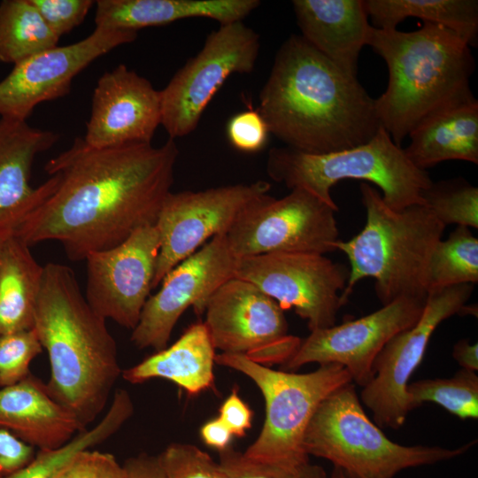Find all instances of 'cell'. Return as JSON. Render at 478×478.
Returning a JSON list of instances; mask_svg holds the SVG:
<instances>
[{"mask_svg": "<svg viewBox=\"0 0 478 478\" xmlns=\"http://www.w3.org/2000/svg\"><path fill=\"white\" fill-rule=\"evenodd\" d=\"M179 155L173 139L154 147L132 143L94 148L77 137L45 165L55 190L26 215L14 235L30 247L60 243L72 261L114 247L155 225L172 191Z\"/></svg>", "mask_w": 478, "mask_h": 478, "instance_id": "1", "label": "cell"}, {"mask_svg": "<svg viewBox=\"0 0 478 478\" xmlns=\"http://www.w3.org/2000/svg\"><path fill=\"white\" fill-rule=\"evenodd\" d=\"M258 103L270 134L306 153L357 147L382 127L375 99L357 76L342 71L300 35H291L279 48Z\"/></svg>", "mask_w": 478, "mask_h": 478, "instance_id": "2", "label": "cell"}, {"mask_svg": "<svg viewBox=\"0 0 478 478\" xmlns=\"http://www.w3.org/2000/svg\"><path fill=\"white\" fill-rule=\"evenodd\" d=\"M50 361V396L70 411L83 429L104 410L121 376L117 343L67 266H43L34 328Z\"/></svg>", "mask_w": 478, "mask_h": 478, "instance_id": "3", "label": "cell"}, {"mask_svg": "<svg viewBox=\"0 0 478 478\" xmlns=\"http://www.w3.org/2000/svg\"><path fill=\"white\" fill-rule=\"evenodd\" d=\"M366 45L387 65L388 85L375 109L397 146L428 118L476 100L470 46L450 29L429 22L410 32L371 26Z\"/></svg>", "mask_w": 478, "mask_h": 478, "instance_id": "4", "label": "cell"}, {"mask_svg": "<svg viewBox=\"0 0 478 478\" xmlns=\"http://www.w3.org/2000/svg\"><path fill=\"white\" fill-rule=\"evenodd\" d=\"M366 219L363 229L335 250L350 263L349 278L341 294L343 305L360 280H375L377 297L386 305L401 297L426 300L430 255L445 226L423 204L394 211L368 182L359 185Z\"/></svg>", "mask_w": 478, "mask_h": 478, "instance_id": "5", "label": "cell"}, {"mask_svg": "<svg viewBox=\"0 0 478 478\" xmlns=\"http://www.w3.org/2000/svg\"><path fill=\"white\" fill-rule=\"evenodd\" d=\"M266 173L288 189L307 190L337 209L330 189L345 179L374 183L394 211L423 204L422 193L433 182L428 173L414 166L382 127L369 142L335 152L312 154L289 147L272 148Z\"/></svg>", "mask_w": 478, "mask_h": 478, "instance_id": "6", "label": "cell"}, {"mask_svg": "<svg viewBox=\"0 0 478 478\" xmlns=\"http://www.w3.org/2000/svg\"><path fill=\"white\" fill-rule=\"evenodd\" d=\"M303 444L309 456L330 461L349 478H394L406 468L459 457L474 441L455 449L394 443L367 417L350 382L319 405Z\"/></svg>", "mask_w": 478, "mask_h": 478, "instance_id": "7", "label": "cell"}, {"mask_svg": "<svg viewBox=\"0 0 478 478\" xmlns=\"http://www.w3.org/2000/svg\"><path fill=\"white\" fill-rule=\"evenodd\" d=\"M215 363L248 376L265 399L263 428L243 455L287 466L309 462L303 442L312 415L328 396L352 382L348 371L335 363L306 374L274 370L242 354H216Z\"/></svg>", "mask_w": 478, "mask_h": 478, "instance_id": "8", "label": "cell"}, {"mask_svg": "<svg viewBox=\"0 0 478 478\" xmlns=\"http://www.w3.org/2000/svg\"><path fill=\"white\" fill-rule=\"evenodd\" d=\"M337 212L302 189H290L280 199L267 193L239 214L227 241L237 258L272 252L325 255L336 251Z\"/></svg>", "mask_w": 478, "mask_h": 478, "instance_id": "9", "label": "cell"}, {"mask_svg": "<svg viewBox=\"0 0 478 478\" xmlns=\"http://www.w3.org/2000/svg\"><path fill=\"white\" fill-rule=\"evenodd\" d=\"M259 49V35L243 21L220 25L212 31L200 51L159 90L161 125L169 138L192 133L227 79L254 70Z\"/></svg>", "mask_w": 478, "mask_h": 478, "instance_id": "10", "label": "cell"}, {"mask_svg": "<svg viewBox=\"0 0 478 478\" xmlns=\"http://www.w3.org/2000/svg\"><path fill=\"white\" fill-rule=\"evenodd\" d=\"M235 277L294 309L310 331L335 325L349 268L322 254L272 252L237 258Z\"/></svg>", "mask_w": 478, "mask_h": 478, "instance_id": "11", "label": "cell"}, {"mask_svg": "<svg viewBox=\"0 0 478 478\" xmlns=\"http://www.w3.org/2000/svg\"><path fill=\"white\" fill-rule=\"evenodd\" d=\"M474 284H459L428 292L420 319L384 345L374 362V377L363 387L361 400L379 428H399L411 412L407 385L425 355L434 331L442 321L459 314Z\"/></svg>", "mask_w": 478, "mask_h": 478, "instance_id": "12", "label": "cell"}, {"mask_svg": "<svg viewBox=\"0 0 478 478\" xmlns=\"http://www.w3.org/2000/svg\"><path fill=\"white\" fill-rule=\"evenodd\" d=\"M204 313L212 344L221 353L242 354L263 366L283 364L301 343L288 335V322L278 303L237 277L218 288Z\"/></svg>", "mask_w": 478, "mask_h": 478, "instance_id": "13", "label": "cell"}, {"mask_svg": "<svg viewBox=\"0 0 478 478\" xmlns=\"http://www.w3.org/2000/svg\"><path fill=\"white\" fill-rule=\"evenodd\" d=\"M270 189L268 182L258 181L198 191H171L155 224L160 247L152 288L208 239L227 234L239 214Z\"/></svg>", "mask_w": 478, "mask_h": 478, "instance_id": "14", "label": "cell"}, {"mask_svg": "<svg viewBox=\"0 0 478 478\" xmlns=\"http://www.w3.org/2000/svg\"><path fill=\"white\" fill-rule=\"evenodd\" d=\"M236 262L226 234L213 236L165 275L146 301L131 342L138 349H165L181 314L190 306L203 314L212 295L235 277Z\"/></svg>", "mask_w": 478, "mask_h": 478, "instance_id": "15", "label": "cell"}, {"mask_svg": "<svg viewBox=\"0 0 478 478\" xmlns=\"http://www.w3.org/2000/svg\"><path fill=\"white\" fill-rule=\"evenodd\" d=\"M160 239L155 225L85 258V298L100 317L133 330L153 289Z\"/></svg>", "mask_w": 478, "mask_h": 478, "instance_id": "16", "label": "cell"}, {"mask_svg": "<svg viewBox=\"0 0 478 478\" xmlns=\"http://www.w3.org/2000/svg\"><path fill=\"white\" fill-rule=\"evenodd\" d=\"M137 32L95 27L86 38L18 64L0 81V118L27 121L43 102L67 95L74 77L99 57L134 42Z\"/></svg>", "mask_w": 478, "mask_h": 478, "instance_id": "17", "label": "cell"}, {"mask_svg": "<svg viewBox=\"0 0 478 478\" xmlns=\"http://www.w3.org/2000/svg\"><path fill=\"white\" fill-rule=\"evenodd\" d=\"M425 303L401 297L359 319L311 331L282 366L296 370L308 363L339 364L352 382L365 387L374 377V362L384 345L416 323Z\"/></svg>", "mask_w": 478, "mask_h": 478, "instance_id": "18", "label": "cell"}, {"mask_svg": "<svg viewBox=\"0 0 478 478\" xmlns=\"http://www.w3.org/2000/svg\"><path fill=\"white\" fill-rule=\"evenodd\" d=\"M161 125L159 90L120 64L101 75L92 96L83 137L94 148L151 143Z\"/></svg>", "mask_w": 478, "mask_h": 478, "instance_id": "19", "label": "cell"}, {"mask_svg": "<svg viewBox=\"0 0 478 478\" xmlns=\"http://www.w3.org/2000/svg\"><path fill=\"white\" fill-rule=\"evenodd\" d=\"M58 139L51 130L0 118V227H16L55 190L56 175H50L36 188L30 181L37 155L50 150Z\"/></svg>", "mask_w": 478, "mask_h": 478, "instance_id": "20", "label": "cell"}, {"mask_svg": "<svg viewBox=\"0 0 478 478\" xmlns=\"http://www.w3.org/2000/svg\"><path fill=\"white\" fill-rule=\"evenodd\" d=\"M0 429L39 450L61 447L85 430L70 411L50 396L46 383L33 374L0 388Z\"/></svg>", "mask_w": 478, "mask_h": 478, "instance_id": "21", "label": "cell"}, {"mask_svg": "<svg viewBox=\"0 0 478 478\" xmlns=\"http://www.w3.org/2000/svg\"><path fill=\"white\" fill-rule=\"evenodd\" d=\"M301 36L344 73L357 76L371 25L364 0H294Z\"/></svg>", "mask_w": 478, "mask_h": 478, "instance_id": "22", "label": "cell"}, {"mask_svg": "<svg viewBox=\"0 0 478 478\" xmlns=\"http://www.w3.org/2000/svg\"><path fill=\"white\" fill-rule=\"evenodd\" d=\"M96 27L137 32L189 18H208L220 25L243 21L258 0H97Z\"/></svg>", "mask_w": 478, "mask_h": 478, "instance_id": "23", "label": "cell"}, {"mask_svg": "<svg viewBox=\"0 0 478 478\" xmlns=\"http://www.w3.org/2000/svg\"><path fill=\"white\" fill-rule=\"evenodd\" d=\"M215 356L205 324L196 322L172 345L122 370L121 376L133 384L154 378L166 379L195 396L213 388Z\"/></svg>", "mask_w": 478, "mask_h": 478, "instance_id": "24", "label": "cell"}, {"mask_svg": "<svg viewBox=\"0 0 478 478\" xmlns=\"http://www.w3.org/2000/svg\"><path fill=\"white\" fill-rule=\"evenodd\" d=\"M403 149L417 168H428L448 160L478 163V102L440 112L419 124Z\"/></svg>", "mask_w": 478, "mask_h": 478, "instance_id": "25", "label": "cell"}, {"mask_svg": "<svg viewBox=\"0 0 478 478\" xmlns=\"http://www.w3.org/2000/svg\"><path fill=\"white\" fill-rule=\"evenodd\" d=\"M42 273L30 246L13 231L0 246V335L34 328Z\"/></svg>", "mask_w": 478, "mask_h": 478, "instance_id": "26", "label": "cell"}, {"mask_svg": "<svg viewBox=\"0 0 478 478\" xmlns=\"http://www.w3.org/2000/svg\"><path fill=\"white\" fill-rule=\"evenodd\" d=\"M364 4L374 27L397 29L406 18H418L450 29L469 46L476 45V0H365Z\"/></svg>", "mask_w": 478, "mask_h": 478, "instance_id": "27", "label": "cell"}, {"mask_svg": "<svg viewBox=\"0 0 478 478\" xmlns=\"http://www.w3.org/2000/svg\"><path fill=\"white\" fill-rule=\"evenodd\" d=\"M133 412L128 392L116 389L109 409L96 425L79 432L61 447L39 450L26 466L4 478H55L80 452L91 450L117 433Z\"/></svg>", "mask_w": 478, "mask_h": 478, "instance_id": "28", "label": "cell"}, {"mask_svg": "<svg viewBox=\"0 0 478 478\" xmlns=\"http://www.w3.org/2000/svg\"><path fill=\"white\" fill-rule=\"evenodd\" d=\"M58 41L31 0L0 3V62L18 64L58 46Z\"/></svg>", "mask_w": 478, "mask_h": 478, "instance_id": "29", "label": "cell"}, {"mask_svg": "<svg viewBox=\"0 0 478 478\" xmlns=\"http://www.w3.org/2000/svg\"><path fill=\"white\" fill-rule=\"evenodd\" d=\"M478 281V239L469 227L457 226L435 246L428 265L427 289Z\"/></svg>", "mask_w": 478, "mask_h": 478, "instance_id": "30", "label": "cell"}, {"mask_svg": "<svg viewBox=\"0 0 478 478\" xmlns=\"http://www.w3.org/2000/svg\"><path fill=\"white\" fill-rule=\"evenodd\" d=\"M411 411L423 403L439 405L461 420L478 418V376L475 372L459 370L445 379H426L407 385Z\"/></svg>", "mask_w": 478, "mask_h": 478, "instance_id": "31", "label": "cell"}, {"mask_svg": "<svg viewBox=\"0 0 478 478\" xmlns=\"http://www.w3.org/2000/svg\"><path fill=\"white\" fill-rule=\"evenodd\" d=\"M422 202L445 227H478V189L462 178L433 181L423 191Z\"/></svg>", "mask_w": 478, "mask_h": 478, "instance_id": "32", "label": "cell"}, {"mask_svg": "<svg viewBox=\"0 0 478 478\" xmlns=\"http://www.w3.org/2000/svg\"><path fill=\"white\" fill-rule=\"evenodd\" d=\"M219 463L227 478H328L323 467L310 461L297 466L258 461L231 446L220 452Z\"/></svg>", "mask_w": 478, "mask_h": 478, "instance_id": "33", "label": "cell"}, {"mask_svg": "<svg viewBox=\"0 0 478 478\" xmlns=\"http://www.w3.org/2000/svg\"><path fill=\"white\" fill-rule=\"evenodd\" d=\"M42 350L34 328L0 335V388L27 377L31 362Z\"/></svg>", "mask_w": 478, "mask_h": 478, "instance_id": "34", "label": "cell"}, {"mask_svg": "<svg viewBox=\"0 0 478 478\" xmlns=\"http://www.w3.org/2000/svg\"><path fill=\"white\" fill-rule=\"evenodd\" d=\"M158 459L164 478H227L220 463L193 444L171 443Z\"/></svg>", "mask_w": 478, "mask_h": 478, "instance_id": "35", "label": "cell"}, {"mask_svg": "<svg viewBox=\"0 0 478 478\" xmlns=\"http://www.w3.org/2000/svg\"><path fill=\"white\" fill-rule=\"evenodd\" d=\"M270 135L268 126L256 109H250L233 116L227 126V135L236 150L253 153L262 150Z\"/></svg>", "mask_w": 478, "mask_h": 478, "instance_id": "36", "label": "cell"}, {"mask_svg": "<svg viewBox=\"0 0 478 478\" xmlns=\"http://www.w3.org/2000/svg\"><path fill=\"white\" fill-rule=\"evenodd\" d=\"M31 2L59 38L81 25L95 4L91 0H31Z\"/></svg>", "mask_w": 478, "mask_h": 478, "instance_id": "37", "label": "cell"}, {"mask_svg": "<svg viewBox=\"0 0 478 478\" xmlns=\"http://www.w3.org/2000/svg\"><path fill=\"white\" fill-rule=\"evenodd\" d=\"M116 458L108 452L87 450L80 452L55 478H123Z\"/></svg>", "mask_w": 478, "mask_h": 478, "instance_id": "38", "label": "cell"}, {"mask_svg": "<svg viewBox=\"0 0 478 478\" xmlns=\"http://www.w3.org/2000/svg\"><path fill=\"white\" fill-rule=\"evenodd\" d=\"M35 455V448L0 429V478L26 466Z\"/></svg>", "mask_w": 478, "mask_h": 478, "instance_id": "39", "label": "cell"}, {"mask_svg": "<svg viewBox=\"0 0 478 478\" xmlns=\"http://www.w3.org/2000/svg\"><path fill=\"white\" fill-rule=\"evenodd\" d=\"M220 420L227 426L233 436L243 437L251 427L253 412L240 397L236 389L226 398L219 410Z\"/></svg>", "mask_w": 478, "mask_h": 478, "instance_id": "40", "label": "cell"}, {"mask_svg": "<svg viewBox=\"0 0 478 478\" xmlns=\"http://www.w3.org/2000/svg\"><path fill=\"white\" fill-rule=\"evenodd\" d=\"M122 467L123 478H164L158 455L138 454L126 459Z\"/></svg>", "mask_w": 478, "mask_h": 478, "instance_id": "41", "label": "cell"}, {"mask_svg": "<svg viewBox=\"0 0 478 478\" xmlns=\"http://www.w3.org/2000/svg\"><path fill=\"white\" fill-rule=\"evenodd\" d=\"M200 436L207 446L220 452L230 447L234 436L219 417L205 422L201 427Z\"/></svg>", "mask_w": 478, "mask_h": 478, "instance_id": "42", "label": "cell"}, {"mask_svg": "<svg viewBox=\"0 0 478 478\" xmlns=\"http://www.w3.org/2000/svg\"><path fill=\"white\" fill-rule=\"evenodd\" d=\"M452 357L466 370H478V345L470 343L468 339L459 340L454 346Z\"/></svg>", "mask_w": 478, "mask_h": 478, "instance_id": "43", "label": "cell"}, {"mask_svg": "<svg viewBox=\"0 0 478 478\" xmlns=\"http://www.w3.org/2000/svg\"><path fill=\"white\" fill-rule=\"evenodd\" d=\"M15 228V226L12 225H7V226H2L0 227V246L3 243V242L11 235L13 233Z\"/></svg>", "mask_w": 478, "mask_h": 478, "instance_id": "44", "label": "cell"}, {"mask_svg": "<svg viewBox=\"0 0 478 478\" xmlns=\"http://www.w3.org/2000/svg\"><path fill=\"white\" fill-rule=\"evenodd\" d=\"M329 478H349L340 468L334 467Z\"/></svg>", "mask_w": 478, "mask_h": 478, "instance_id": "45", "label": "cell"}]
</instances>
